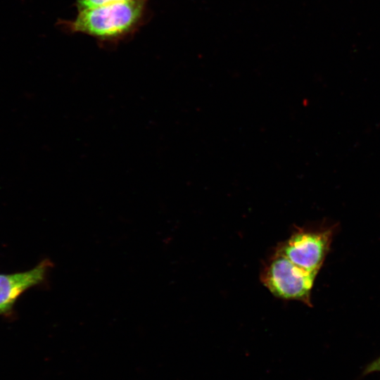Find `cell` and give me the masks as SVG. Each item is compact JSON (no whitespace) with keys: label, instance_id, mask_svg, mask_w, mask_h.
<instances>
[{"label":"cell","instance_id":"obj_3","mask_svg":"<svg viewBox=\"0 0 380 380\" xmlns=\"http://www.w3.org/2000/svg\"><path fill=\"white\" fill-rule=\"evenodd\" d=\"M330 238L328 230L296 227L275 248L294 265L316 275L327 253Z\"/></svg>","mask_w":380,"mask_h":380},{"label":"cell","instance_id":"obj_6","mask_svg":"<svg viewBox=\"0 0 380 380\" xmlns=\"http://www.w3.org/2000/svg\"><path fill=\"white\" fill-rule=\"evenodd\" d=\"M380 372V357L371 362L365 369V374Z\"/></svg>","mask_w":380,"mask_h":380},{"label":"cell","instance_id":"obj_4","mask_svg":"<svg viewBox=\"0 0 380 380\" xmlns=\"http://www.w3.org/2000/svg\"><path fill=\"white\" fill-rule=\"evenodd\" d=\"M52 267L53 262L45 259L28 271L0 274V315L10 312L22 293L43 282Z\"/></svg>","mask_w":380,"mask_h":380},{"label":"cell","instance_id":"obj_1","mask_svg":"<svg viewBox=\"0 0 380 380\" xmlns=\"http://www.w3.org/2000/svg\"><path fill=\"white\" fill-rule=\"evenodd\" d=\"M146 1H120L78 11L74 20L66 22L74 32L101 41H115L132 34L142 23Z\"/></svg>","mask_w":380,"mask_h":380},{"label":"cell","instance_id":"obj_5","mask_svg":"<svg viewBox=\"0 0 380 380\" xmlns=\"http://www.w3.org/2000/svg\"><path fill=\"white\" fill-rule=\"evenodd\" d=\"M129 1H146V0H76V7L77 11L92 8L103 5Z\"/></svg>","mask_w":380,"mask_h":380},{"label":"cell","instance_id":"obj_2","mask_svg":"<svg viewBox=\"0 0 380 380\" xmlns=\"http://www.w3.org/2000/svg\"><path fill=\"white\" fill-rule=\"evenodd\" d=\"M315 276L294 265L274 248L262 266L260 279L274 296L282 300H298L310 305Z\"/></svg>","mask_w":380,"mask_h":380}]
</instances>
